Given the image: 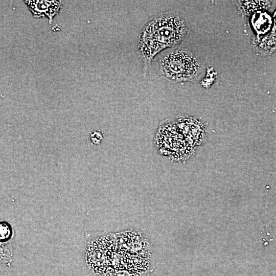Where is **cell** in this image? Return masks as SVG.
<instances>
[{
    "instance_id": "obj_8",
    "label": "cell",
    "mask_w": 276,
    "mask_h": 276,
    "mask_svg": "<svg viewBox=\"0 0 276 276\" xmlns=\"http://www.w3.org/2000/svg\"><path fill=\"white\" fill-rule=\"evenodd\" d=\"M13 234V230L10 223L5 221H0V243L10 242Z\"/></svg>"
},
{
    "instance_id": "obj_10",
    "label": "cell",
    "mask_w": 276,
    "mask_h": 276,
    "mask_svg": "<svg viewBox=\"0 0 276 276\" xmlns=\"http://www.w3.org/2000/svg\"><path fill=\"white\" fill-rule=\"evenodd\" d=\"M0 276H5L1 272H0Z\"/></svg>"
},
{
    "instance_id": "obj_7",
    "label": "cell",
    "mask_w": 276,
    "mask_h": 276,
    "mask_svg": "<svg viewBox=\"0 0 276 276\" xmlns=\"http://www.w3.org/2000/svg\"><path fill=\"white\" fill-rule=\"evenodd\" d=\"M275 31L273 32L272 35L266 37H262L263 39H260L258 41V43L256 44L257 46H258L259 51L265 50L266 52L269 53L271 51H273L274 48H275Z\"/></svg>"
},
{
    "instance_id": "obj_5",
    "label": "cell",
    "mask_w": 276,
    "mask_h": 276,
    "mask_svg": "<svg viewBox=\"0 0 276 276\" xmlns=\"http://www.w3.org/2000/svg\"><path fill=\"white\" fill-rule=\"evenodd\" d=\"M237 2L239 9L245 15L267 9L270 4L268 1H240Z\"/></svg>"
},
{
    "instance_id": "obj_2",
    "label": "cell",
    "mask_w": 276,
    "mask_h": 276,
    "mask_svg": "<svg viewBox=\"0 0 276 276\" xmlns=\"http://www.w3.org/2000/svg\"><path fill=\"white\" fill-rule=\"evenodd\" d=\"M159 74L171 83L200 79L204 73V63L196 54L183 48H173L159 58Z\"/></svg>"
},
{
    "instance_id": "obj_6",
    "label": "cell",
    "mask_w": 276,
    "mask_h": 276,
    "mask_svg": "<svg viewBox=\"0 0 276 276\" xmlns=\"http://www.w3.org/2000/svg\"><path fill=\"white\" fill-rule=\"evenodd\" d=\"M13 257V251L11 243H0V264H11Z\"/></svg>"
},
{
    "instance_id": "obj_4",
    "label": "cell",
    "mask_w": 276,
    "mask_h": 276,
    "mask_svg": "<svg viewBox=\"0 0 276 276\" xmlns=\"http://www.w3.org/2000/svg\"><path fill=\"white\" fill-rule=\"evenodd\" d=\"M35 18L46 16L49 23L52 24L54 17L58 14L61 7L60 1H25Z\"/></svg>"
},
{
    "instance_id": "obj_1",
    "label": "cell",
    "mask_w": 276,
    "mask_h": 276,
    "mask_svg": "<svg viewBox=\"0 0 276 276\" xmlns=\"http://www.w3.org/2000/svg\"><path fill=\"white\" fill-rule=\"evenodd\" d=\"M190 29L187 18L174 11L160 13L145 24L140 33L137 47L145 75L154 57L163 50L180 43Z\"/></svg>"
},
{
    "instance_id": "obj_9",
    "label": "cell",
    "mask_w": 276,
    "mask_h": 276,
    "mask_svg": "<svg viewBox=\"0 0 276 276\" xmlns=\"http://www.w3.org/2000/svg\"><path fill=\"white\" fill-rule=\"evenodd\" d=\"M90 140L92 144L99 145L102 140L103 136L100 130H97L91 132L89 135Z\"/></svg>"
},
{
    "instance_id": "obj_3",
    "label": "cell",
    "mask_w": 276,
    "mask_h": 276,
    "mask_svg": "<svg viewBox=\"0 0 276 276\" xmlns=\"http://www.w3.org/2000/svg\"><path fill=\"white\" fill-rule=\"evenodd\" d=\"M176 125L186 141L190 145L200 144L204 140L205 132L199 121L189 116L177 118Z\"/></svg>"
}]
</instances>
